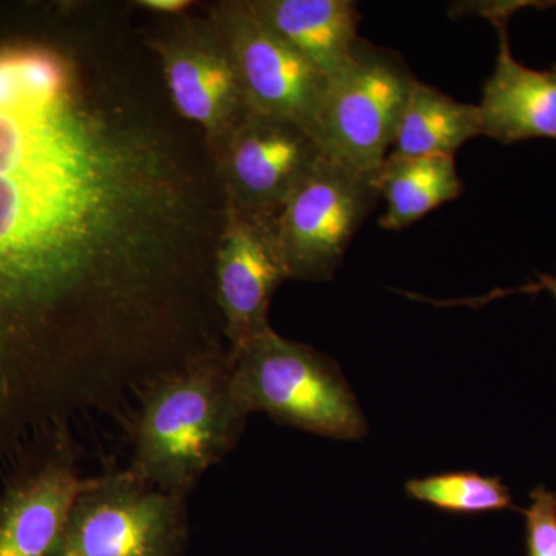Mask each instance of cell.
<instances>
[{
    "instance_id": "cell-11",
    "label": "cell",
    "mask_w": 556,
    "mask_h": 556,
    "mask_svg": "<svg viewBox=\"0 0 556 556\" xmlns=\"http://www.w3.org/2000/svg\"><path fill=\"white\" fill-rule=\"evenodd\" d=\"M86 484L60 437L28 456L0 489V556H64Z\"/></svg>"
},
{
    "instance_id": "cell-9",
    "label": "cell",
    "mask_w": 556,
    "mask_h": 556,
    "mask_svg": "<svg viewBox=\"0 0 556 556\" xmlns=\"http://www.w3.org/2000/svg\"><path fill=\"white\" fill-rule=\"evenodd\" d=\"M207 16L228 47L248 113L291 121L313 135L325 76L269 30L248 0H223Z\"/></svg>"
},
{
    "instance_id": "cell-8",
    "label": "cell",
    "mask_w": 556,
    "mask_h": 556,
    "mask_svg": "<svg viewBox=\"0 0 556 556\" xmlns=\"http://www.w3.org/2000/svg\"><path fill=\"white\" fill-rule=\"evenodd\" d=\"M207 153L226 207L277 219L324 152L305 127L247 113Z\"/></svg>"
},
{
    "instance_id": "cell-16",
    "label": "cell",
    "mask_w": 556,
    "mask_h": 556,
    "mask_svg": "<svg viewBox=\"0 0 556 556\" xmlns=\"http://www.w3.org/2000/svg\"><path fill=\"white\" fill-rule=\"evenodd\" d=\"M409 500L455 517H481L517 508L510 489L500 477L477 471H444L405 482Z\"/></svg>"
},
{
    "instance_id": "cell-15",
    "label": "cell",
    "mask_w": 556,
    "mask_h": 556,
    "mask_svg": "<svg viewBox=\"0 0 556 556\" xmlns=\"http://www.w3.org/2000/svg\"><path fill=\"white\" fill-rule=\"evenodd\" d=\"M378 188L387 204L380 228L404 230L442 204L459 199L464 185L455 156L388 155L379 170Z\"/></svg>"
},
{
    "instance_id": "cell-14",
    "label": "cell",
    "mask_w": 556,
    "mask_h": 556,
    "mask_svg": "<svg viewBox=\"0 0 556 556\" xmlns=\"http://www.w3.org/2000/svg\"><path fill=\"white\" fill-rule=\"evenodd\" d=\"M482 135L479 105L466 104L437 87L416 80L399 121L391 156H455L470 139Z\"/></svg>"
},
{
    "instance_id": "cell-18",
    "label": "cell",
    "mask_w": 556,
    "mask_h": 556,
    "mask_svg": "<svg viewBox=\"0 0 556 556\" xmlns=\"http://www.w3.org/2000/svg\"><path fill=\"white\" fill-rule=\"evenodd\" d=\"M547 291L554 298L556 303V276H544L538 274V280L527 283L518 289H508V291H496L486 295L484 299L471 300V302H490V300L501 298V295L514 294V292H522V294H538V292Z\"/></svg>"
},
{
    "instance_id": "cell-4",
    "label": "cell",
    "mask_w": 556,
    "mask_h": 556,
    "mask_svg": "<svg viewBox=\"0 0 556 556\" xmlns=\"http://www.w3.org/2000/svg\"><path fill=\"white\" fill-rule=\"evenodd\" d=\"M417 78L404 58L361 39L325 80L313 137L329 159L378 175Z\"/></svg>"
},
{
    "instance_id": "cell-6",
    "label": "cell",
    "mask_w": 556,
    "mask_h": 556,
    "mask_svg": "<svg viewBox=\"0 0 556 556\" xmlns=\"http://www.w3.org/2000/svg\"><path fill=\"white\" fill-rule=\"evenodd\" d=\"M186 496L131 471L87 479L70 517L64 556H181Z\"/></svg>"
},
{
    "instance_id": "cell-17",
    "label": "cell",
    "mask_w": 556,
    "mask_h": 556,
    "mask_svg": "<svg viewBox=\"0 0 556 556\" xmlns=\"http://www.w3.org/2000/svg\"><path fill=\"white\" fill-rule=\"evenodd\" d=\"M526 518V555L556 556V493L538 485L529 493Z\"/></svg>"
},
{
    "instance_id": "cell-7",
    "label": "cell",
    "mask_w": 556,
    "mask_h": 556,
    "mask_svg": "<svg viewBox=\"0 0 556 556\" xmlns=\"http://www.w3.org/2000/svg\"><path fill=\"white\" fill-rule=\"evenodd\" d=\"M159 60L164 87L179 118L195 124L206 149L248 113L239 75L211 17H172L146 42Z\"/></svg>"
},
{
    "instance_id": "cell-13",
    "label": "cell",
    "mask_w": 556,
    "mask_h": 556,
    "mask_svg": "<svg viewBox=\"0 0 556 556\" xmlns=\"http://www.w3.org/2000/svg\"><path fill=\"white\" fill-rule=\"evenodd\" d=\"M248 5L325 79L350 60L362 39L361 13L351 0H248Z\"/></svg>"
},
{
    "instance_id": "cell-3",
    "label": "cell",
    "mask_w": 556,
    "mask_h": 556,
    "mask_svg": "<svg viewBox=\"0 0 556 556\" xmlns=\"http://www.w3.org/2000/svg\"><path fill=\"white\" fill-rule=\"evenodd\" d=\"M241 409L338 441H358L368 426L345 376L327 354L273 328L229 353Z\"/></svg>"
},
{
    "instance_id": "cell-12",
    "label": "cell",
    "mask_w": 556,
    "mask_h": 556,
    "mask_svg": "<svg viewBox=\"0 0 556 556\" xmlns=\"http://www.w3.org/2000/svg\"><path fill=\"white\" fill-rule=\"evenodd\" d=\"M492 21L497 31L495 70L486 78L479 104L482 135L504 146L532 138L556 139V64L535 70L519 64L511 54L507 25L511 14L536 2L468 3ZM464 9V7H460Z\"/></svg>"
},
{
    "instance_id": "cell-5",
    "label": "cell",
    "mask_w": 556,
    "mask_h": 556,
    "mask_svg": "<svg viewBox=\"0 0 556 556\" xmlns=\"http://www.w3.org/2000/svg\"><path fill=\"white\" fill-rule=\"evenodd\" d=\"M378 175L351 169L325 153L318 156L277 218L289 280L334 277L354 236L378 206Z\"/></svg>"
},
{
    "instance_id": "cell-1",
    "label": "cell",
    "mask_w": 556,
    "mask_h": 556,
    "mask_svg": "<svg viewBox=\"0 0 556 556\" xmlns=\"http://www.w3.org/2000/svg\"><path fill=\"white\" fill-rule=\"evenodd\" d=\"M104 43H0V364L35 378L172 334L214 281L208 153Z\"/></svg>"
},
{
    "instance_id": "cell-2",
    "label": "cell",
    "mask_w": 556,
    "mask_h": 556,
    "mask_svg": "<svg viewBox=\"0 0 556 556\" xmlns=\"http://www.w3.org/2000/svg\"><path fill=\"white\" fill-rule=\"evenodd\" d=\"M248 417L233 394L229 353L211 350L189 358L164 372L142 399L129 471L188 496L236 447Z\"/></svg>"
},
{
    "instance_id": "cell-19",
    "label": "cell",
    "mask_w": 556,
    "mask_h": 556,
    "mask_svg": "<svg viewBox=\"0 0 556 556\" xmlns=\"http://www.w3.org/2000/svg\"><path fill=\"white\" fill-rule=\"evenodd\" d=\"M137 5L163 16L179 17L185 16L186 11L192 9L193 2L190 0H139Z\"/></svg>"
},
{
    "instance_id": "cell-10",
    "label": "cell",
    "mask_w": 556,
    "mask_h": 556,
    "mask_svg": "<svg viewBox=\"0 0 556 556\" xmlns=\"http://www.w3.org/2000/svg\"><path fill=\"white\" fill-rule=\"evenodd\" d=\"M287 265L277 219L226 207L214 258V294L229 353L269 331V306Z\"/></svg>"
}]
</instances>
